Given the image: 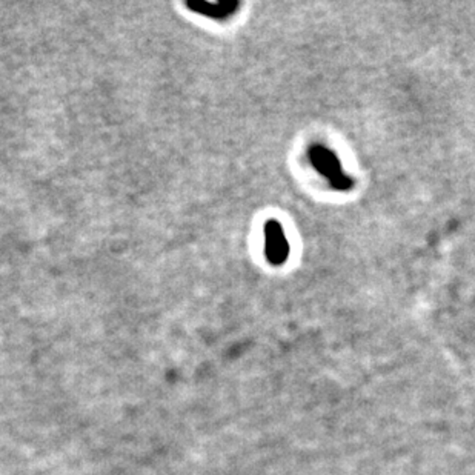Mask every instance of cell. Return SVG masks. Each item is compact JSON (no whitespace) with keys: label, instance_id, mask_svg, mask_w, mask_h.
<instances>
[{"label":"cell","instance_id":"6da1fadb","mask_svg":"<svg viewBox=\"0 0 475 475\" xmlns=\"http://www.w3.org/2000/svg\"><path fill=\"white\" fill-rule=\"evenodd\" d=\"M308 156L312 166L330 180L334 189H337V191H348V189L354 186L353 179L341 170L339 157L335 156L334 151L326 148L325 145H312L308 151Z\"/></svg>","mask_w":475,"mask_h":475},{"label":"cell","instance_id":"7a4b0ae2","mask_svg":"<svg viewBox=\"0 0 475 475\" xmlns=\"http://www.w3.org/2000/svg\"><path fill=\"white\" fill-rule=\"evenodd\" d=\"M265 251L268 261L274 266L283 265L289 255V243L277 220H268L265 225Z\"/></svg>","mask_w":475,"mask_h":475},{"label":"cell","instance_id":"3957f363","mask_svg":"<svg viewBox=\"0 0 475 475\" xmlns=\"http://www.w3.org/2000/svg\"><path fill=\"white\" fill-rule=\"evenodd\" d=\"M186 6L211 19H226L237 11L240 3L237 0H222V2H188Z\"/></svg>","mask_w":475,"mask_h":475}]
</instances>
